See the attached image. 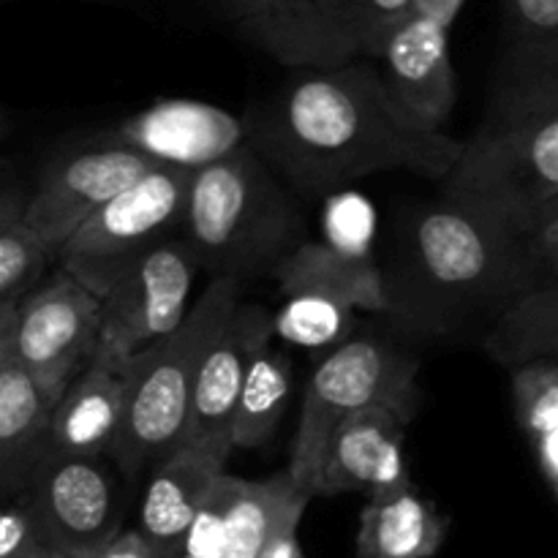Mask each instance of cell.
Instances as JSON below:
<instances>
[{"label":"cell","instance_id":"cell-1","mask_svg":"<svg viewBox=\"0 0 558 558\" xmlns=\"http://www.w3.org/2000/svg\"><path fill=\"white\" fill-rule=\"evenodd\" d=\"M248 142L300 196H325L368 174L447 180L463 142L425 131L398 109L371 63L308 69L248 114Z\"/></svg>","mask_w":558,"mask_h":558},{"label":"cell","instance_id":"cell-2","mask_svg":"<svg viewBox=\"0 0 558 558\" xmlns=\"http://www.w3.org/2000/svg\"><path fill=\"white\" fill-rule=\"evenodd\" d=\"M390 234L379 262L387 316L417 336L490 327L545 281L532 240L447 196L403 213Z\"/></svg>","mask_w":558,"mask_h":558},{"label":"cell","instance_id":"cell-3","mask_svg":"<svg viewBox=\"0 0 558 558\" xmlns=\"http://www.w3.org/2000/svg\"><path fill=\"white\" fill-rule=\"evenodd\" d=\"M298 196L248 142L232 156L196 169L183 238L213 278H276L305 243Z\"/></svg>","mask_w":558,"mask_h":558},{"label":"cell","instance_id":"cell-4","mask_svg":"<svg viewBox=\"0 0 558 558\" xmlns=\"http://www.w3.org/2000/svg\"><path fill=\"white\" fill-rule=\"evenodd\" d=\"M240 287L238 278H213L178 330L125 360V417L112 458L131 485L185 441L202 360L240 308Z\"/></svg>","mask_w":558,"mask_h":558},{"label":"cell","instance_id":"cell-5","mask_svg":"<svg viewBox=\"0 0 558 558\" xmlns=\"http://www.w3.org/2000/svg\"><path fill=\"white\" fill-rule=\"evenodd\" d=\"M441 185L447 199L532 240L558 213V114L485 120Z\"/></svg>","mask_w":558,"mask_h":558},{"label":"cell","instance_id":"cell-6","mask_svg":"<svg viewBox=\"0 0 558 558\" xmlns=\"http://www.w3.org/2000/svg\"><path fill=\"white\" fill-rule=\"evenodd\" d=\"M281 308L276 338L308 349L349 341L357 314H387L385 281L374 251L343 240H305L276 272Z\"/></svg>","mask_w":558,"mask_h":558},{"label":"cell","instance_id":"cell-7","mask_svg":"<svg viewBox=\"0 0 558 558\" xmlns=\"http://www.w3.org/2000/svg\"><path fill=\"white\" fill-rule=\"evenodd\" d=\"M371 407H392L409 420L417 412V363L376 338H349L330 349L305 385L289 474L311 494L332 434Z\"/></svg>","mask_w":558,"mask_h":558},{"label":"cell","instance_id":"cell-8","mask_svg":"<svg viewBox=\"0 0 558 558\" xmlns=\"http://www.w3.org/2000/svg\"><path fill=\"white\" fill-rule=\"evenodd\" d=\"M194 172L158 163L60 245V267L104 298L142 256L183 234Z\"/></svg>","mask_w":558,"mask_h":558},{"label":"cell","instance_id":"cell-9","mask_svg":"<svg viewBox=\"0 0 558 558\" xmlns=\"http://www.w3.org/2000/svg\"><path fill=\"white\" fill-rule=\"evenodd\" d=\"M104 298L60 270L20 305L0 308V352L20 360L47 390L63 396L93 360L101 336Z\"/></svg>","mask_w":558,"mask_h":558},{"label":"cell","instance_id":"cell-10","mask_svg":"<svg viewBox=\"0 0 558 558\" xmlns=\"http://www.w3.org/2000/svg\"><path fill=\"white\" fill-rule=\"evenodd\" d=\"M125 483L112 456H47L20 496L54 554L98 558L123 532Z\"/></svg>","mask_w":558,"mask_h":558},{"label":"cell","instance_id":"cell-11","mask_svg":"<svg viewBox=\"0 0 558 558\" xmlns=\"http://www.w3.org/2000/svg\"><path fill=\"white\" fill-rule=\"evenodd\" d=\"M202 262L178 234L142 256L107 294L96 357L129 360L178 330L191 314Z\"/></svg>","mask_w":558,"mask_h":558},{"label":"cell","instance_id":"cell-12","mask_svg":"<svg viewBox=\"0 0 558 558\" xmlns=\"http://www.w3.org/2000/svg\"><path fill=\"white\" fill-rule=\"evenodd\" d=\"M158 167L136 147L107 140L54 158L25 202V218L54 251L104 205Z\"/></svg>","mask_w":558,"mask_h":558},{"label":"cell","instance_id":"cell-13","mask_svg":"<svg viewBox=\"0 0 558 558\" xmlns=\"http://www.w3.org/2000/svg\"><path fill=\"white\" fill-rule=\"evenodd\" d=\"M272 338V314L262 305H240L234 311L202 360L183 445L213 447L227 456L234 450L232 425L245 374L256 349Z\"/></svg>","mask_w":558,"mask_h":558},{"label":"cell","instance_id":"cell-14","mask_svg":"<svg viewBox=\"0 0 558 558\" xmlns=\"http://www.w3.org/2000/svg\"><path fill=\"white\" fill-rule=\"evenodd\" d=\"M450 25L414 11L387 41L381 80L392 101L414 125L445 131L458 101L456 69L447 44Z\"/></svg>","mask_w":558,"mask_h":558},{"label":"cell","instance_id":"cell-15","mask_svg":"<svg viewBox=\"0 0 558 558\" xmlns=\"http://www.w3.org/2000/svg\"><path fill=\"white\" fill-rule=\"evenodd\" d=\"M412 420L392 407H371L332 434L311 496H341L401 488L412 483L403 461V436Z\"/></svg>","mask_w":558,"mask_h":558},{"label":"cell","instance_id":"cell-16","mask_svg":"<svg viewBox=\"0 0 558 558\" xmlns=\"http://www.w3.org/2000/svg\"><path fill=\"white\" fill-rule=\"evenodd\" d=\"M109 140L136 147L158 163L202 169L248 145V120L205 101L169 98L123 120Z\"/></svg>","mask_w":558,"mask_h":558},{"label":"cell","instance_id":"cell-17","mask_svg":"<svg viewBox=\"0 0 558 558\" xmlns=\"http://www.w3.org/2000/svg\"><path fill=\"white\" fill-rule=\"evenodd\" d=\"M227 452L180 445L147 474L140 501V532L161 558H180L191 523L221 480Z\"/></svg>","mask_w":558,"mask_h":558},{"label":"cell","instance_id":"cell-18","mask_svg":"<svg viewBox=\"0 0 558 558\" xmlns=\"http://www.w3.org/2000/svg\"><path fill=\"white\" fill-rule=\"evenodd\" d=\"M125 417V360L96 357L65 387L47 456H112Z\"/></svg>","mask_w":558,"mask_h":558},{"label":"cell","instance_id":"cell-19","mask_svg":"<svg viewBox=\"0 0 558 558\" xmlns=\"http://www.w3.org/2000/svg\"><path fill=\"white\" fill-rule=\"evenodd\" d=\"M60 392L47 390L25 365L0 352V490L14 499L49 452Z\"/></svg>","mask_w":558,"mask_h":558},{"label":"cell","instance_id":"cell-20","mask_svg":"<svg viewBox=\"0 0 558 558\" xmlns=\"http://www.w3.org/2000/svg\"><path fill=\"white\" fill-rule=\"evenodd\" d=\"M445 537L447 518L409 483L368 496L354 558H434Z\"/></svg>","mask_w":558,"mask_h":558},{"label":"cell","instance_id":"cell-21","mask_svg":"<svg viewBox=\"0 0 558 558\" xmlns=\"http://www.w3.org/2000/svg\"><path fill=\"white\" fill-rule=\"evenodd\" d=\"M218 20L240 38L256 44L287 65L327 69L338 65L330 49L316 38L294 0H205Z\"/></svg>","mask_w":558,"mask_h":558},{"label":"cell","instance_id":"cell-22","mask_svg":"<svg viewBox=\"0 0 558 558\" xmlns=\"http://www.w3.org/2000/svg\"><path fill=\"white\" fill-rule=\"evenodd\" d=\"M311 499L314 496L294 483L289 469L267 480L238 477L227 512L223 558H259L283 523L303 518Z\"/></svg>","mask_w":558,"mask_h":558},{"label":"cell","instance_id":"cell-23","mask_svg":"<svg viewBox=\"0 0 558 558\" xmlns=\"http://www.w3.org/2000/svg\"><path fill=\"white\" fill-rule=\"evenodd\" d=\"M480 347L507 371L534 360L558 365V278H545L521 294L483 332Z\"/></svg>","mask_w":558,"mask_h":558},{"label":"cell","instance_id":"cell-24","mask_svg":"<svg viewBox=\"0 0 558 558\" xmlns=\"http://www.w3.org/2000/svg\"><path fill=\"white\" fill-rule=\"evenodd\" d=\"M558 114V38L548 44L507 47L490 87L488 120Z\"/></svg>","mask_w":558,"mask_h":558},{"label":"cell","instance_id":"cell-25","mask_svg":"<svg viewBox=\"0 0 558 558\" xmlns=\"http://www.w3.org/2000/svg\"><path fill=\"white\" fill-rule=\"evenodd\" d=\"M292 390V360L272 341L256 349L240 390L232 425L234 450H259L276 436Z\"/></svg>","mask_w":558,"mask_h":558},{"label":"cell","instance_id":"cell-26","mask_svg":"<svg viewBox=\"0 0 558 558\" xmlns=\"http://www.w3.org/2000/svg\"><path fill=\"white\" fill-rule=\"evenodd\" d=\"M25 202L5 189L0 202V308L20 305L33 292L44 267L58 251L31 227Z\"/></svg>","mask_w":558,"mask_h":558},{"label":"cell","instance_id":"cell-27","mask_svg":"<svg viewBox=\"0 0 558 558\" xmlns=\"http://www.w3.org/2000/svg\"><path fill=\"white\" fill-rule=\"evenodd\" d=\"M414 14V0H338L336 33L352 58L381 60L392 33Z\"/></svg>","mask_w":558,"mask_h":558},{"label":"cell","instance_id":"cell-28","mask_svg":"<svg viewBox=\"0 0 558 558\" xmlns=\"http://www.w3.org/2000/svg\"><path fill=\"white\" fill-rule=\"evenodd\" d=\"M515 420L529 441L558 428V365L534 360L510 371Z\"/></svg>","mask_w":558,"mask_h":558},{"label":"cell","instance_id":"cell-29","mask_svg":"<svg viewBox=\"0 0 558 558\" xmlns=\"http://www.w3.org/2000/svg\"><path fill=\"white\" fill-rule=\"evenodd\" d=\"M234 483H238V477L227 472L221 474L213 494L202 505L196 521L191 523L183 554L199 558H223V548H227V512L229 505H232Z\"/></svg>","mask_w":558,"mask_h":558},{"label":"cell","instance_id":"cell-30","mask_svg":"<svg viewBox=\"0 0 558 558\" xmlns=\"http://www.w3.org/2000/svg\"><path fill=\"white\" fill-rule=\"evenodd\" d=\"M507 47L548 44L558 38V0H501Z\"/></svg>","mask_w":558,"mask_h":558},{"label":"cell","instance_id":"cell-31","mask_svg":"<svg viewBox=\"0 0 558 558\" xmlns=\"http://www.w3.org/2000/svg\"><path fill=\"white\" fill-rule=\"evenodd\" d=\"M58 554L38 529L36 518L27 510L25 499H5L0 515V558H54Z\"/></svg>","mask_w":558,"mask_h":558},{"label":"cell","instance_id":"cell-32","mask_svg":"<svg viewBox=\"0 0 558 558\" xmlns=\"http://www.w3.org/2000/svg\"><path fill=\"white\" fill-rule=\"evenodd\" d=\"M294 3H298L300 14H303V20L308 22L311 31L316 33V38H319V41L330 49V54L336 58L338 65L349 63V60H357V58H352V52L343 47V41L338 38V33H336L338 0H294Z\"/></svg>","mask_w":558,"mask_h":558},{"label":"cell","instance_id":"cell-33","mask_svg":"<svg viewBox=\"0 0 558 558\" xmlns=\"http://www.w3.org/2000/svg\"><path fill=\"white\" fill-rule=\"evenodd\" d=\"M534 256L545 278H558V213L532 238Z\"/></svg>","mask_w":558,"mask_h":558},{"label":"cell","instance_id":"cell-34","mask_svg":"<svg viewBox=\"0 0 558 558\" xmlns=\"http://www.w3.org/2000/svg\"><path fill=\"white\" fill-rule=\"evenodd\" d=\"M98 558H161L156 554L150 543L142 537L140 529H131V532H120L107 548L101 550Z\"/></svg>","mask_w":558,"mask_h":558},{"label":"cell","instance_id":"cell-35","mask_svg":"<svg viewBox=\"0 0 558 558\" xmlns=\"http://www.w3.org/2000/svg\"><path fill=\"white\" fill-rule=\"evenodd\" d=\"M303 518H292V521L283 523L281 529H278L276 537L267 543V548L262 550L259 558H305L303 556V548H300L298 543V526Z\"/></svg>","mask_w":558,"mask_h":558},{"label":"cell","instance_id":"cell-36","mask_svg":"<svg viewBox=\"0 0 558 558\" xmlns=\"http://www.w3.org/2000/svg\"><path fill=\"white\" fill-rule=\"evenodd\" d=\"M534 450H537V458H539V469H543V474L548 477V483L558 485V428L548 430L545 436H539V439L532 441Z\"/></svg>","mask_w":558,"mask_h":558},{"label":"cell","instance_id":"cell-37","mask_svg":"<svg viewBox=\"0 0 558 558\" xmlns=\"http://www.w3.org/2000/svg\"><path fill=\"white\" fill-rule=\"evenodd\" d=\"M461 5L463 0H414V11L436 16V20L445 22V25H452V20L458 16Z\"/></svg>","mask_w":558,"mask_h":558},{"label":"cell","instance_id":"cell-38","mask_svg":"<svg viewBox=\"0 0 558 558\" xmlns=\"http://www.w3.org/2000/svg\"><path fill=\"white\" fill-rule=\"evenodd\" d=\"M54 558H87V556H69V554H58Z\"/></svg>","mask_w":558,"mask_h":558},{"label":"cell","instance_id":"cell-39","mask_svg":"<svg viewBox=\"0 0 558 558\" xmlns=\"http://www.w3.org/2000/svg\"><path fill=\"white\" fill-rule=\"evenodd\" d=\"M180 558H199V556H191V554H183Z\"/></svg>","mask_w":558,"mask_h":558}]
</instances>
